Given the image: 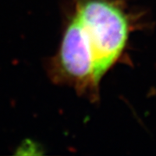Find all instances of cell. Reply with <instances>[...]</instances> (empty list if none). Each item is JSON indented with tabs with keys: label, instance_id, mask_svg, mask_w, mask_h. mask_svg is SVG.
Masks as SVG:
<instances>
[{
	"label": "cell",
	"instance_id": "7a4b0ae2",
	"mask_svg": "<svg viewBox=\"0 0 156 156\" xmlns=\"http://www.w3.org/2000/svg\"><path fill=\"white\" fill-rule=\"evenodd\" d=\"M48 72L53 83L70 87L78 95L92 101L99 95L95 56L74 12L68 17L59 49L50 60Z\"/></svg>",
	"mask_w": 156,
	"mask_h": 156
},
{
	"label": "cell",
	"instance_id": "6da1fadb",
	"mask_svg": "<svg viewBox=\"0 0 156 156\" xmlns=\"http://www.w3.org/2000/svg\"><path fill=\"white\" fill-rule=\"evenodd\" d=\"M70 1L93 50L101 82L122 56L132 29L131 17L122 0Z\"/></svg>",
	"mask_w": 156,
	"mask_h": 156
}]
</instances>
